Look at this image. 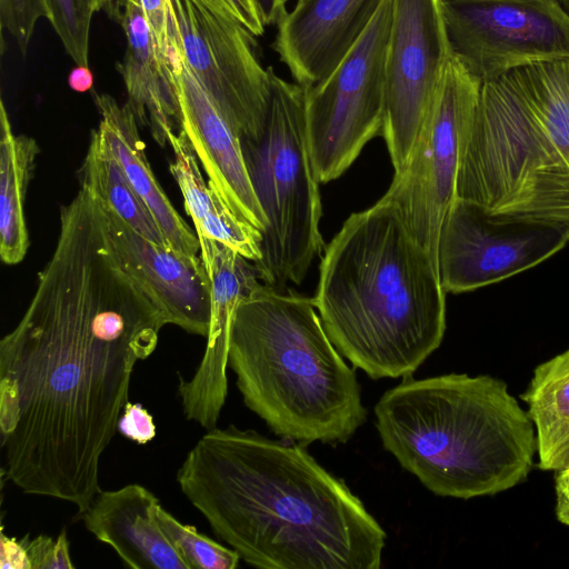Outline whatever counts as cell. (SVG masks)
<instances>
[{"mask_svg":"<svg viewBox=\"0 0 569 569\" xmlns=\"http://www.w3.org/2000/svg\"><path fill=\"white\" fill-rule=\"evenodd\" d=\"M53 253L17 326L0 341L3 475L23 492L73 503L99 486V463L129 401L134 366L167 319L112 253L87 189L60 209Z\"/></svg>","mask_w":569,"mask_h":569,"instance_id":"obj_1","label":"cell"},{"mask_svg":"<svg viewBox=\"0 0 569 569\" xmlns=\"http://www.w3.org/2000/svg\"><path fill=\"white\" fill-rule=\"evenodd\" d=\"M292 441L213 428L177 472L218 538L264 569H378L387 535L343 480Z\"/></svg>","mask_w":569,"mask_h":569,"instance_id":"obj_2","label":"cell"},{"mask_svg":"<svg viewBox=\"0 0 569 569\" xmlns=\"http://www.w3.org/2000/svg\"><path fill=\"white\" fill-rule=\"evenodd\" d=\"M446 291L438 264L382 197L325 248L313 298L340 355L372 379L406 378L440 347Z\"/></svg>","mask_w":569,"mask_h":569,"instance_id":"obj_3","label":"cell"},{"mask_svg":"<svg viewBox=\"0 0 569 569\" xmlns=\"http://www.w3.org/2000/svg\"><path fill=\"white\" fill-rule=\"evenodd\" d=\"M383 448L440 497L508 490L533 466V423L506 382L481 375L411 376L375 406Z\"/></svg>","mask_w":569,"mask_h":569,"instance_id":"obj_4","label":"cell"},{"mask_svg":"<svg viewBox=\"0 0 569 569\" xmlns=\"http://www.w3.org/2000/svg\"><path fill=\"white\" fill-rule=\"evenodd\" d=\"M313 298L262 283L238 305L228 363L244 405L284 440L347 442L366 422L355 367L329 339Z\"/></svg>","mask_w":569,"mask_h":569,"instance_id":"obj_5","label":"cell"},{"mask_svg":"<svg viewBox=\"0 0 569 569\" xmlns=\"http://www.w3.org/2000/svg\"><path fill=\"white\" fill-rule=\"evenodd\" d=\"M456 197L492 214L569 226V166L507 74L481 83Z\"/></svg>","mask_w":569,"mask_h":569,"instance_id":"obj_6","label":"cell"},{"mask_svg":"<svg viewBox=\"0 0 569 569\" xmlns=\"http://www.w3.org/2000/svg\"><path fill=\"white\" fill-rule=\"evenodd\" d=\"M271 99L261 140H242L249 174L268 224L262 232L260 280L276 289L300 284L323 249L321 199L305 117V89L271 67Z\"/></svg>","mask_w":569,"mask_h":569,"instance_id":"obj_7","label":"cell"},{"mask_svg":"<svg viewBox=\"0 0 569 569\" xmlns=\"http://www.w3.org/2000/svg\"><path fill=\"white\" fill-rule=\"evenodd\" d=\"M392 0L323 80L305 89L306 131L320 183L339 178L378 133L385 119V61Z\"/></svg>","mask_w":569,"mask_h":569,"instance_id":"obj_8","label":"cell"},{"mask_svg":"<svg viewBox=\"0 0 569 569\" xmlns=\"http://www.w3.org/2000/svg\"><path fill=\"white\" fill-rule=\"evenodd\" d=\"M480 90L481 82L452 56L408 161L385 194L398 206L409 232L437 264L439 233L456 198L460 160Z\"/></svg>","mask_w":569,"mask_h":569,"instance_id":"obj_9","label":"cell"},{"mask_svg":"<svg viewBox=\"0 0 569 569\" xmlns=\"http://www.w3.org/2000/svg\"><path fill=\"white\" fill-rule=\"evenodd\" d=\"M176 43L188 67L241 140H261L271 99L270 69L256 37L199 0H169Z\"/></svg>","mask_w":569,"mask_h":569,"instance_id":"obj_10","label":"cell"},{"mask_svg":"<svg viewBox=\"0 0 569 569\" xmlns=\"http://www.w3.org/2000/svg\"><path fill=\"white\" fill-rule=\"evenodd\" d=\"M452 56L481 83L569 59V19L552 0H442Z\"/></svg>","mask_w":569,"mask_h":569,"instance_id":"obj_11","label":"cell"},{"mask_svg":"<svg viewBox=\"0 0 569 569\" xmlns=\"http://www.w3.org/2000/svg\"><path fill=\"white\" fill-rule=\"evenodd\" d=\"M452 58L442 0H392L385 61V139L400 173Z\"/></svg>","mask_w":569,"mask_h":569,"instance_id":"obj_12","label":"cell"},{"mask_svg":"<svg viewBox=\"0 0 569 569\" xmlns=\"http://www.w3.org/2000/svg\"><path fill=\"white\" fill-rule=\"evenodd\" d=\"M568 243V224L492 214L456 197L439 233L440 282L446 292L473 291L539 264Z\"/></svg>","mask_w":569,"mask_h":569,"instance_id":"obj_13","label":"cell"},{"mask_svg":"<svg viewBox=\"0 0 569 569\" xmlns=\"http://www.w3.org/2000/svg\"><path fill=\"white\" fill-rule=\"evenodd\" d=\"M168 68L180 130L190 141L208 183L238 218L262 233L268 221L249 174L239 132L192 73L176 40Z\"/></svg>","mask_w":569,"mask_h":569,"instance_id":"obj_14","label":"cell"},{"mask_svg":"<svg viewBox=\"0 0 569 569\" xmlns=\"http://www.w3.org/2000/svg\"><path fill=\"white\" fill-rule=\"evenodd\" d=\"M197 237L210 278V328L204 355L191 379L180 378L178 395L186 418L208 431L217 427L228 393L227 366L236 309L263 282L253 261L219 241Z\"/></svg>","mask_w":569,"mask_h":569,"instance_id":"obj_15","label":"cell"},{"mask_svg":"<svg viewBox=\"0 0 569 569\" xmlns=\"http://www.w3.org/2000/svg\"><path fill=\"white\" fill-rule=\"evenodd\" d=\"M99 203L112 253L152 297L167 322L208 337L211 286L200 254L187 257L146 239L100 200Z\"/></svg>","mask_w":569,"mask_h":569,"instance_id":"obj_16","label":"cell"},{"mask_svg":"<svg viewBox=\"0 0 569 569\" xmlns=\"http://www.w3.org/2000/svg\"><path fill=\"white\" fill-rule=\"evenodd\" d=\"M383 0H296L277 24L272 49L302 88L329 76Z\"/></svg>","mask_w":569,"mask_h":569,"instance_id":"obj_17","label":"cell"},{"mask_svg":"<svg viewBox=\"0 0 569 569\" xmlns=\"http://www.w3.org/2000/svg\"><path fill=\"white\" fill-rule=\"evenodd\" d=\"M159 499L146 487L100 490L80 516L86 528L133 569H190L157 519Z\"/></svg>","mask_w":569,"mask_h":569,"instance_id":"obj_18","label":"cell"},{"mask_svg":"<svg viewBox=\"0 0 569 569\" xmlns=\"http://www.w3.org/2000/svg\"><path fill=\"white\" fill-rule=\"evenodd\" d=\"M126 51L117 68L138 124L164 147L180 131V114L168 62L161 57L139 0H127L120 22Z\"/></svg>","mask_w":569,"mask_h":569,"instance_id":"obj_19","label":"cell"},{"mask_svg":"<svg viewBox=\"0 0 569 569\" xmlns=\"http://www.w3.org/2000/svg\"><path fill=\"white\" fill-rule=\"evenodd\" d=\"M100 114L98 129L123 169L134 191L160 228L168 247L187 257H197V232L183 220L156 179L140 138L136 116L126 102L120 104L108 93L94 94Z\"/></svg>","mask_w":569,"mask_h":569,"instance_id":"obj_20","label":"cell"},{"mask_svg":"<svg viewBox=\"0 0 569 569\" xmlns=\"http://www.w3.org/2000/svg\"><path fill=\"white\" fill-rule=\"evenodd\" d=\"M173 151L170 171L183 197L197 234H203L233 249L250 261L260 259L262 233L238 218L217 192L204 181L197 154L186 133H172Z\"/></svg>","mask_w":569,"mask_h":569,"instance_id":"obj_21","label":"cell"},{"mask_svg":"<svg viewBox=\"0 0 569 569\" xmlns=\"http://www.w3.org/2000/svg\"><path fill=\"white\" fill-rule=\"evenodd\" d=\"M0 257L6 264L21 262L29 248L24 202L39 154L37 141L12 130L0 103Z\"/></svg>","mask_w":569,"mask_h":569,"instance_id":"obj_22","label":"cell"},{"mask_svg":"<svg viewBox=\"0 0 569 569\" xmlns=\"http://www.w3.org/2000/svg\"><path fill=\"white\" fill-rule=\"evenodd\" d=\"M521 399L537 437L538 467L557 471L569 465V349L539 365Z\"/></svg>","mask_w":569,"mask_h":569,"instance_id":"obj_23","label":"cell"},{"mask_svg":"<svg viewBox=\"0 0 569 569\" xmlns=\"http://www.w3.org/2000/svg\"><path fill=\"white\" fill-rule=\"evenodd\" d=\"M78 178L80 187L93 193L134 231L154 243L169 248L152 214L132 188L98 128L91 132Z\"/></svg>","mask_w":569,"mask_h":569,"instance_id":"obj_24","label":"cell"},{"mask_svg":"<svg viewBox=\"0 0 569 569\" xmlns=\"http://www.w3.org/2000/svg\"><path fill=\"white\" fill-rule=\"evenodd\" d=\"M506 74L569 166V59L532 63Z\"/></svg>","mask_w":569,"mask_h":569,"instance_id":"obj_25","label":"cell"},{"mask_svg":"<svg viewBox=\"0 0 569 569\" xmlns=\"http://www.w3.org/2000/svg\"><path fill=\"white\" fill-rule=\"evenodd\" d=\"M157 519L190 569H234L238 567L241 557L234 549H229L198 532L193 526L181 523L161 506L157 509Z\"/></svg>","mask_w":569,"mask_h":569,"instance_id":"obj_26","label":"cell"},{"mask_svg":"<svg viewBox=\"0 0 569 569\" xmlns=\"http://www.w3.org/2000/svg\"><path fill=\"white\" fill-rule=\"evenodd\" d=\"M48 21L76 66H89L90 0H44Z\"/></svg>","mask_w":569,"mask_h":569,"instance_id":"obj_27","label":"cell"},{"mask_svg":"<svg viewBox=\"0 0 569 569\" xmlns=\"http://www.w3.org/2000/svg\"><path fill=\"white\" fill-rule=\"evenodd\" d=\"M48 17L44 0H0V22L22 53H26L36 26Z\"/></svg>","mask_w":569,"mask_h":569,"instance_id":"obj_28","label":"cell"},{"mask_svg":"<svg viewBox=\"0 0 569 569\" xmlns=\"http://www.w3.org/2000/svg\"><path fill=\"white\" fill-rule=\"evenodd\" d=\"M24 537L31 569L74 568L70 558L69 541L64 529L56 539L46 535H39L32 540L28 535Z\"/></svg>","mask_w":569,"mask_h":569,"instance_id":"obj_29","label":"cell"},{"mask_svg":"<svg viewBox=\"0 0 569 569\" xmlns=\"http://www.w3.org/2000/svg\"><path fill=\"white\" fill-rule=\"evenodd\" d=\"M216 13L231 19L254 37L262 36L266 22L259 0H199Z\"/></svg>","mask_w":569,"mask_h":569,"instance_id":"obj_30","label":"cell"},{"mask_svg":"<svg viewBox=\"0 0 569 569\" xmlns=\"http://www.w3.org/2000/svg\"><path fill=\"white\" fill-rule=\"evenodd\" d=\"M153 34L158 50L164 61L173 51V24L169 0H139Z\"/></svg>","mask_w":569,"mask_h":569,"instance_id":"obj_31","label":"cell"},{"mask_svg":"<svg viewBox=\"0 0 569 569\" xmlns=\"http://www.w3.org/2000/svg\"><path fill=\"white\" fill-rule=\"evenodd\" d=\"M118 430L126 438L146 445L156 436L152 416L140 405L128 401L118 421Z\"/></svg>","mask_w":569,"mask_h":569,"instance_id":"obj_32","label":"cell"},{"mask_svg":"<svg viewBox=\"0 0 569 569\" xmlns=\"http://www.w3.org/2000/svg\"><path fill=\"white\" fill-rule=\"evenodd\" d=\"M1 563L2 569H31L27 553L26 537L11 538L1 532Z\"/></svg>","mask_w":569,"mask_h":569,"instance_id":"obj_33","label":"cell"},{"mask_svg":"<svg viewBox=\"0 0 569 569\" xmlns=\"http://www.w3.org/2000/svg\"><path fill=\"white\" fill-rule=\"evenodd\" d=\"M556 516L569 526V465L556 471Z\"/></svg>","mask_w":569,"mask_h":569,"instance_id":"obj_34","label":"cell"},{"mask_svg":"<svg viewBox=\"0 0 569 569\" xmlns=\"http://www.w3.org/2000/svg\"><path fill=\"white\" fill-rule=\"evenodd\" d=\"M69 86L77 92H86L93 86V76L89 66H76L68 78Z\"/></svg>","mask_w":569,"mask_h":569,"instance_id":"obj_35","label":"cell"},{"mask_svg":"<svg viewBox=\"0 0 569 569\" xmlns=\"http://www.w3.org/2000/svg\"><path fill=\"white\" fill-rule=\"evenodd\" d=\"M259 3L267 26H277L288 11L287 0H259Z\"/></svg>","mask_w":569,"mask_h":569,"instance_id":"obj_36","label":"cell"},{"mask_svg":"<svg viewBox=\"0 0 569 569\" xmlns=\"http://www.w3.org/2000/svg\"><path fill=\"white\" fill-rule=\"evenodd\" d=\"M562 13L569 19V0H552Z\"/></svg>","mask_w":569,"mask_h":569,"instance_id":"obj_37","label":"cell"},{"mask_svg":"<svg viewBox=\"0 0 569 569\" xmlns=\"http://www.w3.org/2000/svg\"><path fill=\"white\" fill-rule=\"evenodd\" d=\"M288 1V0H287Z\"/></svg>","mask_w":569,"mask_h":569,"instance_id":"obj_38","label":"cell"}]
</instances>
